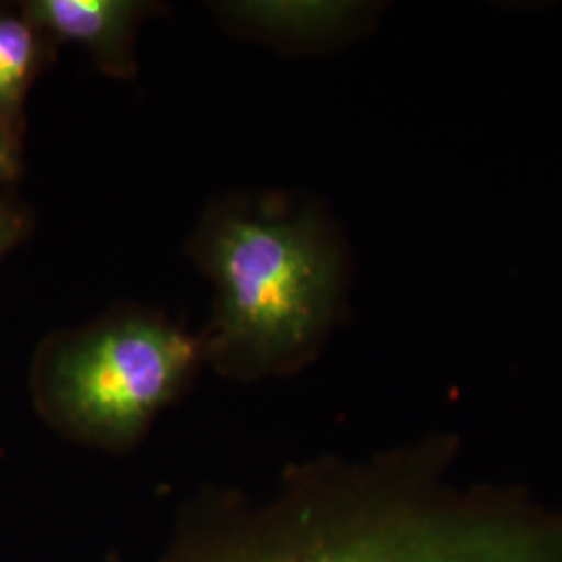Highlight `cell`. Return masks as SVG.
<instances>
[{
	"instance_id": "cell-5",
	"label": "cell",
	"mask_w": 562,
	"mask_h": 562,
	"mask_svg": "<svg viewBox=\"0 0 562 562\" xmlns=\"http://www.w3.org/2000/svg\"><path fill=\"white\" fill-rule=\"evenodd\" d=\"M41 34L23 15L0 11V53H2V113L9 132L18 138L21 104L41 63Z\"/></svg>"
},
{
	"instance_id": "cell-4",
	"label": "cell",
	"mask_w": 562,
	"mask_h": 562,
	"mask_svg": "<svg viewBox=\"0 0 562 562\" xmlns=\"http://www.w3.org/2000/svg\"><path fill=\"white\" fill-rule=\"evenodd\" d=\"M142 9L130 0H32L21 15L38 34L83 46L106 74L130 78L132 34Z\"/></svg>"
},
{
	"instance_id": "cell-3",
	"label": "cell",
	"mask_w": 562,
	"mask_h": 562,
	"mask_svg": "<svg viewBox=\"0 0 562 562\" xmlns=\"http://www.w3.org/2000/svg\"><path fill=\"white\" fill-rule=\"evenodd\" d=\"M201 341L159 322L123 319L57 344L38 371L44 415L83 442L125 448L171 401Z\"/></svg>"
},
{
	"instance_id": "cell-8",
	"label": "cell",
	"mask_w": 562,
	"mask_h": 562,
	"mask_svg": "<svg viewBox=\"0 0 562 562\" xmlns=\"http://www.w3.org/2000/svg\"><path fill=\"white\" fill-rule=\"evenodd\" d=\"M0 127L4 130V132H9V127H7V123H4V113H2V53H0ZM11 134V132H9ZM13 136V134H11ZM15 138V136H13ZM18 140V138H15Z\"/></svg>"
},
{
	"instance_id": "cell-7",
	"label": "cell",
	"mask_w": 562,
	"mask_h": 562,
	"mask_svg": "<svg viewBox=\"0 0 562 562\" xmlns=\"http://www.w3.org/2000/svg\"><path fill=\"white\" fill-rule=\"evenodd\" d=\"M18 144L20 142L0 127V183L15 180L18 173H20Z\"/></svg>"
},
{
	"instance_id": "cell-6",
	"label": "cell",
	"mask_w": 562,
	"mask_h": 562,
	"mask_svg": "<svg viewBox=\"0 0 562 562\" xmlns=\"http://www.w3.org/2000/svg\"><path fill=\"white\" fill-rule=\"evenodd\" d=\"M27 232L25 215L18 206L0 201V257L23 240Z\"/></svg>"
},
{
	"instance_id": "cell-1",
	"label": "cell",
	"mask_w": 562,
	"mask_h": 562,
	"mask_svg": "<svg viewBox=\"0 0 562 562\" xmlns=\"http://www.w3.org/2000/svg\"><path fill=\"white\" fill-rule=\"evenodd\" d=\"M459 454L442 431L292 467L261 501L194 510L153 562H562V504L467 482Z\"/></svg>"
},
{
	"instance_id": "cell-2",
	"label": "cell",
	"mask_w": 562,
	"mask_h": 562,
	"mask_svg": "<svg viewBox=\"0 0 562 562\" xmlns=\"http://www.w3.org/2000/svg\"><path fill=\"white\" fill-rule=\"evenodd\" d=\"M204 261L220 288L211 350L227 367L292 364L331 322L340 259L311 220L225 217L204 244Z\"/></svg>"
}]
</instances>
